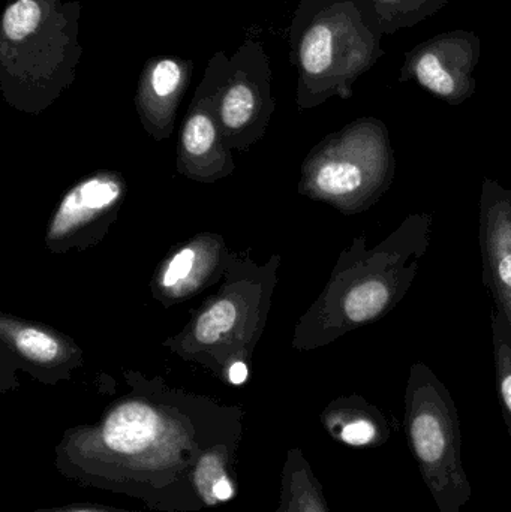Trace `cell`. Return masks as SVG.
I'll list each match as a JSON object with an SVG mask.
<instances>
[{
  "mask_svg": "<svg viewBox=\"0 0 511 512\" xmlns=\"http://www.w3.org/2000/svg\"><path fill=\"white\" fill-rule=\"evenodd\" d=\"M384 36L372 0H300L288 29L300 105L351 98L354 84L386 54Z\"/></svg>",
  "mask_w": 511,
  "mask_h": 512,
  "instance_id": "1",
  "label": "cell"
},
{
  "mask_svg": "<svg viewBox=\"0 0 511 512\" xmlns=\"http://www.w3.org/2000/svg\"><path fill=\"white\" fill-rule=\"evenodd\" d=\"M80 0H8L0 20V87L15 107L50 105L77 74Z\"/></svg>",
  "mask_w": 511,
  "mask_h": 512,
  "instance_id": "2",
  "label": "cell"
},
{
  "mask_svg": "<svg viewBox=\"0 0 511 512\" xmlns=\"http://www.w3.org/2000/svg\"><path fill=\"white\" fill-rule=\"evenodd\" d=\"M432 225L431 213H411L372 248L366 234L354 240L324 304V331L339 336L389 315L416 282Z\"/></svg>",
  "mask_w": 511,
  "mask_h": 512,
  "instance_id": "3",
  "label": "cell"
},
{
  "mask_svg": "<svg viewBox=\"0 0 511 512\" xmlns=\"http://www.w3.org/2000/svg\"><path fill=\"white\" fill-rule=\"evenodd\" d=\"M404 430L438 512H462L473 487L462 460V430L449 388L425 363L411 364Z\"/></svg>",
  "mask_w": 511,
  "mask_h": 512,
  "instance_id": "4",
  "label": "cell"
},
{
  "mask_svg": "<svg viewBox=\"0 0 511 512\" xmlns=\"http://www.w3.org/2000/svg\"><path fill=\"white\" fill-rule=\"evenodd\" d=\"M395 173L389 128L377 117H362L324 147L309 188L342 212L362 213L390 191Z\"/></svg>",
  "mask_w": 511,
  "mask_h": 512,
  "instance_id": "5",
  "label": "cell"
},
{
  "mask_svg": "<svg viewBox=\"0 0 511 512\" xmlns=\"http://www.w3.org/2000/svg\"><path fill=\"white\" fill-rule=\"evenodd\" d=\"M212 81L213 104L222 126L230 131H243L266 116L270 99L269 54L263 42L248 38L234 54H213L206 72Z\"/></svg>",
  "mask_w": 511,
  "mask_h": 512,
  "instance_id": "6",
  "label": "cell"
},
{
  "mask_svg": "<svg viewBox=\"0 0 511 512\" xmlns=\"http://www.w3.org/2000/svg\"><path fill=\"white\" fill-rule=\"evenodd\" d=\"M480 54L482 41L477 33L462 29L440 33L405 53L399 80L417 84L456 107L476 93Z\"/></svg>",
  "mask_w": 511,
  "mask_h": 512,
  "instance_id": "7",
  "label": "cell"
},
{
  "mask_svg": "<svg viewBox=\"0 0 511 512\" xmlns=\"http://www.w3.org/2000/svg\"><path fill=\"white\" fill-rule=\"evenodd\" d=\"M483 283L511 333V191L485 177L480 194Z\"/></svg>",
  "mask_w": 511,
  "mask_h": 512,
  "instance_id": "8",
  "label": "cell"
},
{
  "mask_svg": "<svg viewBox=\"0 0 511 512\" xmlns=\"http://www.w3.org/2000/svg\"><path fill=\"white\" fill-rule=\"evenodd\" d=\"M194 72V62L177 56L150 57L138 80L137 102L143 117L165 125L173 117Z\"/></svg>",
  "mask_w": 511,
  "mask_h": 512,
  "instance_id": "9",
  "label": "cell"
},
{
  "mask_svg": "<svg viewBox=\"0 0 511 512\" xmlns=\"http://www.w3.org/2000/svg\"><path fill=\"white\" fill-rule=\"evenodd\" d=\"M329 427L342 444L372 450L386 445L395 430L380 408L357 396L342 400L333 409Z\"/></svg>",
  "mask_w": 511,
  "mask_h": 512,
  "instance_id": "10",
  "label": "cell"
},
{
  "mask_svg": "<svg viewBox=\"0 0 511 512\" xmlns=\"http://www.w3.org/2000/svg\"><path fill=\"white\" fill-rule=\"evenodd\" d=\"M122 188L116 180L108 177H92L75 186L60 203L53 224L51 237H63L83 227L119 201Z\"/></svg>",
  "mask_w": 511,
  "mask_h": 512,
  "instance_id": "11",
  "label": "cell"
},
{
  "mask_svg": "<svg viewBox=\"0 0 511 512\" xmlns=\"http://www.w3.org/2000/svg\"><path fill=\"white\" fill-rule=\"evenodd\" d=\"M158 415L149 406L128 403L120 406L108 418L104 427V441L117 453H140L153 444L158 436Z\"/></svg>",
  "mask_w": 511,
  "mask_h": 512,
  "instance_id": "12",
  "label": "cell"
},
{
  "mask_svg": "<svg viewBox=\"0 0 511 512\" xmlns=\"http://www.w3.org/2000/svg\"><path fill=\"white\" fill-rule=\"evenodd\" d=\"M491 324L498 399L511 438V333L509 325L495 309H492Z\"/></svg>",
  "mask_w": 511,
  "mask_h": 512,
  "instance_id": "13",
  "label": "cell"
},
{
  "mask_svg": "<svg viewBox=\"0 0 511 512\" xmlns=\"http://www.w3.org/2000/svg\"><path fill=\"white\" fill-rule=\"evenodd\" d=\"M386 35L417 26L431 17L429 0H372Z\"/></svg>",
  "mask_w": 511,
  "mask_h": 512,
  "instance_id": "14",
  "label": "cell"
},
{
  "mask_svg": "<svg viewBox=\"0 0 511 512\" xmlns=\"http://www.w3.org/2000/svg\"><path fill=\"white\" fill-rule=\"evenodd\" d=\"M237 310L230 301L213 304L200 316L195 328V336L200 342L215 343L236 324Z\"/></svg>",
  "mask_w": 511,
  "mask_h": 512,
  "instance_id": "15",
  "label": "cell"
},
{
  "mask_svg": "<svg viewBox=\"0 0 511 512\" xmlns=\"http://www.w3.org/2000/svg\"><path fill=\"white\" fill-rule=\"evenodd\" d=\"M18 351L36 363H50L60 354V346L54 337L36 328H24L15 336Z\"/></svg>",
  "mask_w": 511,
  "mask_h": 512,
  "instance_id": "16",
  "label": "cell"
},
{
  "mask_svg": "<svg viewBox=\"0 0 511 512\" xmlns=\"http://www.w3.org/2000/svg\"><path fill=\"white\" fill-rule=\"evenodd\" d=\"M194 262L195 252L192 249L186 248L180 251L168 264L164 279H162L164 286H174L179 280L188 277L194 267Z\"/></svg>",
  "mask_w": 511,
  "mask_h": 512,
  "instance_id": "17",
  "label": "cell"
},
{
  "mask_svg": "<svg viewBox=\"0 0 511 512\" xmlns=\"http://www.w3.org/2000/svg\"><path fill=\"white\" fill-rule=\"evenodd\" d=\"M213 496L219 501H227L233 496V487H231L227 478L221 477L213 484Z\"/></svg>",
  "mask_w": 511,
  "mask_h": 512,
  "instance_id": "18",
  "label": "cell"
},
{
  "mask_svg": "<svg viewBox=\"0 0 511 512\" xmlns=\"http://www.w3.org/2000/svg\"><path fill=\"white\" fill-rule=\"evenodd\" d=\"M228 378H230L231 384L242 385L248 379V367H246L245 363L237 361V363L230 367Z\"/></svg>",
  "mask_w": 511,
  "mask_h": 512,
  "instance_id": "19",
  "label": "cell"
},
{
  "mask_svg": "<svg viewBox=\"0 0 511 512\" xmlns=\"http://www.w3.org/2000/svg\"><path fill=\"white\" fill-rule=\"evenodd\" d=\"M450 0H429V8H431V14H437V12H440L441 9L444 8V6L449 3Z\"/></svg>",
  "mask_w": 511,
  "mask_h": 512,
  "instance_id": "20",
  "label": "cell"
},
{
  "mask_svg": "<svg viewBox=\"0 0 511 512\" xmlns=\"http://www.w3.org/2000/svg\"><path fill=\"white\" fill-rule=\"evenodd\" d=\"M77 512H90V511H77Z\"/></svg>",
  "mask_w": 511,
  "mask_h": 512,
  "instance_id": "21",
  "label": "cell"
}]
</instances>
